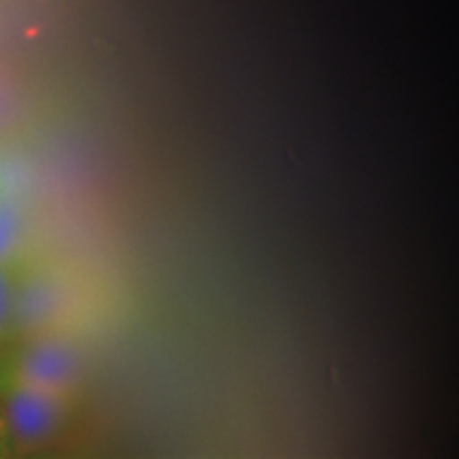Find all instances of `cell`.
I'll return each mask as SVG.
<instances>
[{"instance_id":"1","label":"cell","mask_w":459,"mask_h":459,"mask_svg":"<svg viewBox=\"0 0 459 459\" xmlns=\"http://www.w3.org/2000/svg\"><path fill=\"white\" fill-rule=\"evenodd\" d=\"M0 370L26 385L74 398L83 381V358L77 344L54 330L13 338L0 351Z\"/></svg>"},{"instance_id":"4","label":"cell","mask_w":459,"mask_h":459,"mask_svg":"<svg viewBox=\"0 0 459 459\" xmlns=\"http://www.w3.org/2000/svg\"><path fill=\"white\" fill-rule=\"evenodd\" d=\"M20 266H0V344L9 341L15 279H17V271H20Z\"/></svg>"},{"instance_id":"3","label":"cell","mask_w":459,"mask_h":459,"mask_svg":"<svg viewBox=\"0 0 459 459\" xmlns=\"http://www.w3.org/2000/svg\"><path fill=\"white\" fill-rule=\"evenodd\" d=\"M26 245V223L22 211L0 196V266H20Z\"/></svg>"},{"instance_id":"2","label":"cell","mask_w":459,"mask_h":459,"mask_svg":"<svg viewBox=\"0 0 459 459\" xmlns=\"http://www.w3.org/2000/svg\"><path fill=\"white\" fill-rule=\"evenodd\" d=\"M73 400L26 385L0 370V411L17 451L51 443L68 423Z\"/></svg>"},{"instance_id":"5","label":"cell","mask_w":459,"mask_h":459,"mask_svg":"<svg viewBox=\"0 0 459 459\" xmlns=\"http://www.w3.org/2000/svg\"><path fill=\"white\" fill-rule=\"evenodd\" d=\"M15 451L17 449H15L13 438H11L9 426H7V421H4L3 411H0V459H3V457H13Z\"/></svg>"}]
</instances>
